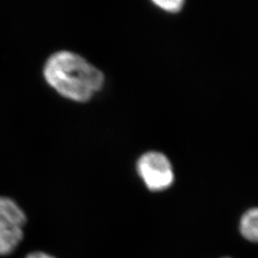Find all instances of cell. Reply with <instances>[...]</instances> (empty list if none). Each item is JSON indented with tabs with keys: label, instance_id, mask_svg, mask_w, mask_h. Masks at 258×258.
I'll return each mask as SVG.
<instances>
[{
	"label": "cell",
	"instance_id": "6da1fadb",
	"mask_svg": "<svg viewBox=\"0 0 258 258\" xmlns=\"http://www.w3.org/2000/svg\"><path fill=\"white\" fill-rule=\"evenodd\" d=\"M43 76L55 92L78 102L90 101L104 84V75L99 68L67 50L57 51L48 57Z\"/></svg>",
	"mask_w": 258,
	"mask_h": 258
},
{
	"label": "cell",
	"instance_id": "7a4b0ae2",
	"mask_svg": "<svg viewBox=\"0 0 258 258\" xmlns=\"http://www.w3.org/2000/svg\"><path fill=\"white\" fill-rule=\"evenodd\" d=\"M136 169L144 184L151 191H163L174 182V171L169 159L162 152L148 151L137 161Z\"/></svg>",
	"mask_w": 258,
	"mask_h": 258
},
{
	"label": "cell",
	"instance_id": "3957f363",
	"mask_svg": "<svg viewBox=\"0 0 258 258\" xmlns=\"http://www.w3.org/2000/svg\"><path fill=\"white\" fill-rule=\"evenodd\" d=\"M26 223L25 212L9 197L0 196V232L23 229Z\"/></svg>",
	"mask_w": 258,
	"mask_h": 258
},
{
	"label": "cell",
	"instance_id": "277c9868",
	"mask_svg": "<svg viewBox=\"0 0 258 258\" xmlns=\"http://www.w3.org/2000/svg\"><path fill=\"white\" fill-rule=\"evenodd\" d=\"M241 234L250 242H258V208L245 212L240 221Z\"/></svg>",
	"mask_w": 258,
	"mask_h": 258
},
{
	"label": "cell",
	"instance_id": "5b68a950",
	"mask_svg": "<svg viewBox=\"0 0 258 258\" xmlns=\"http://www.w3.org/2000/svg\"><path fill=\"white\" fill-rule=\"evenodd\" d=\"M23 229L0 232V255H8L23 239Z\"/></svg>",
	"mask_w": 258,
	"mask_h": 258
},
{
	"label": "cell",
	"instance_id": "8992f818",
	"mask_svg": "<svg viewBox=\"0 0 258 258\" xmlns=\"http://www.w3.org/2000/svg\"><path fill=\"white\" fill-rule=\"evenodd\" d=\"M154 4L161 9L168 13H178L183 9L184 1L183 0H170V1H154Z\"/></svg>",
	"mask_w": 258,
	"mask_h": 258
},
{
	"label": "cell",
	"instance_id": "52a82bcc",
	"mask_svg": "<svg viewBox=\"0 0 258 258\" xmlns=\"http://www.w3.org/2000/svg\"><path fill=\"white\" fill-rule=\"evenodd\" d=\"M25 258H55L48 253H45L43 251H35L32 252L30 254H28L27 256Z\"/></svg>",
	"mask_w": 258,
	"mask_h": 258
}]
</instances>
